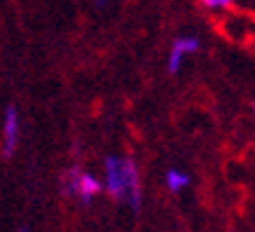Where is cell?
I'll return each instance as SVG.
<instances>
[{"label":"cell","mask_w":255,"mask_h":232,"mask_svg":"<svg viewBox=\"0 0 255 232\" xmlns=\"http://www.w3.org/2000/svg\"><path fill=\"white\" fill-rule=\"evenodd\" d=\"M63 190H66V195L80 200L82 204H92L103 193V181L99 176H94L92 171L70 167L66 171V178H63Z\"/></svg>","instance_id":"obj_1"},{"label":"cell","mask_w":255,"mask_h":232,"mask_svg":"<svg viewBox=\"0 0 255 232\" xmlns=\"http://www.w3.org/2000/svg\"><path fill=\"white\" fill-rule=\"evenodd\" d=\"M21 141V113L14 103L5 108L2 122H0V153L5 157H12Z\"/></svg>","instance_id":"obj_2"},{"label":"cell","mask_w":255,"mask_h":232,"mask_svg":"<svg viewBox=\"0 0 255 232\" xmlns=\"http://www.w3.org/2000/svg\"><path fill=\"white\" fill-rule=\"evenodd\" d=\"M103 193L124 202V155H108L103 162Z\"/></svg>","instance_id":"obj_3"},{"label":"cell","mask_w":255,"mask_h":232,"mask_svg":"<svg viewBox=\"0 0 255 232\" xmlns=\"http://www.w3.org/2000/svg\"><path fill=\"white\" fill-rule=\"evenodd\" d=\"M199 38L197 35H178L169 47V54H166V70L171 75L180 73V68L185 66L187 59H192L197 52H199Z\"/></svg>","instance_id":"obj_4"},{"label":"cell","mask_w":255,"mask_h":232,"mask_svg":"<svg viewBox=\"0 0 255 232\" xmlns=\"http://www.w3.org/2000/svg\"><path fill=\"white\" fill-rule=\"evenodd\" d=\"M124 202L133 211H140L143 204V186H140L138 164L131 155H124Z\"/></svg>","instance_id":"obj_5"},{"label":"cell","mask_w":255,"mask_h":232,"mask_svg":"<svg viewBox=\"0 0 255 232\" xmlns=\"http://www.w3.org/2000/svg\"><path fill=\"white\" fill-rule=\"evenodd\" d=\"M225 16L223 26H234L237 31H232L227 38L234 40V42H244V40L248 38H255V21L251 19V16L246 14H237V12H227Z\"/></svg>","instance_id":"obj_6"},{"label":"cell","mask_w":255,"mask_h":232,"mask_svg":"<svg viewBox=\"0 0 255 232\" xmlns=\"http://www.w3.org/2000/svg\"><path fill=\"white\" fill-rule=\"evenodd\" d=\"M164 186L173 195L183 193V190L190 186V174L183 169H178V167H171V169H166V174H164Z\"/></svg>","instance_id":"obj_7"},{"label":"cell","mask_w":255,"mask_h":232,"mask_svg":"<svg viewBox=\"0 0 255 232\" xmlns=\"http://www.w3.org/2000/svg\"><path fill=\"white\" fill-rule=\"evenodd\" d=\"M201 9H206L209 14H227L241 5V0H197Z\"/></svg>","instance_id":"obj_8"},{"label":"cell","mask_w":255,"mask_h":232,"mask_svg":"<svg viewBox=\"0 0 255 232\" xmlns=\"http://www.w3.org/2000/svg\"><path fill=\"white\" fill-rule=\"evenodd\" d=\"M19 232H31V230H28V228H21V230H19Z\"/></svg>","instance_id":"obj_9"},{"label":"cell","mask_w":255,"mask_h":232,"mask_svg":"<svg viewBox=\"0 0 255 232\" xmlns=\"http://www.w3.org/2000/svg\"><path fill=\"white\" fill-rule=\"evenodd\" d=\"M96 2H99V5H103V2H106V0H96Z\"/></svg>","instance_id":"obj_10"},{"label":"cell","mask_w":255,"mask_h":232,"mask_svg":"<svg viewBox=\"0 0 255 232\" xmlns=\"http://www.w3.org/2000/svg\"><path fill=\"white\" fill-rule=\"evenodd\" d=\"M253 120H255V103H253Z\"/></svg>","instance_id":"obj_11"}]
</instances>
